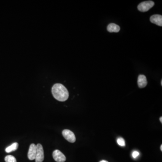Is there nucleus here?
Masks as SVG:
<instances>
[{
  "label": "nucleus",
  "mask_w": 162,
  "mask_h": 162,
  "mask_svg": "<svg viewBox=\"0 0 162 162\" xmlns=\"http://www.w3.org/2000/svg\"><path fill=\"white\" fill-rule=\"evenodd\" d=\"M52 93L54 98L60 101H65L69 97L68 90L61 84H55L52 88Z\"/></svg>",
  "instance_id": "obj_1"
},
{
  "label": "nucleus",
  "mask_w": 162,
  "mask_h": 162,
  "mask_svg": "<svg viewBox=\"0 0 162 162\" xmlns=\"http://www.w3.org/2000/svg\"><path fill=\"white\" fill-rule=\"evenodd\" d=\"M154 2L152 1L142 2L138 5V10L140 11L145 12L147 11L154 5Z\"/></svg>",
  "instance_id": "obj_2"
},
{
  "label": "nucleus",
  "mask_w": 162,
  "mask_h": 162,
  "mask_svg": "<svg viewBox=\"0 0 162 162\" xmlns=\"http://www.w3.org/2000/svg\"><path fill=\"white\" fill-rule=\"evenodd\" d=\"M36 146H37V153L35 159V161L42 162L44 159L43 148L41 144H38Z\"/></svg>",
  "instance_id": "obj_3"
},
{
  "label": "nucleus",
  "mask_w": 162,
  "mask_h": 162,
  "mask_svg": "<svg viewBox=\"0 0 162 162\" xmlns=\"http://www.w3.org/2000/svg\"><path fill=\"white\" fill-rule=\"evenodd\" d=\"M62 135L66 140L70 143L75 142L76 137L73 132L68 129H65L62 132Z\"/></svg>",
  "instance_id": "obj_4"
},
{
  "label": "nucleus",
  "mask_w": 162,
  "mask_h": 162,
  "mask_svg": "<svg viewBox=\"0 0 162 162\" xmlns=\"http://www.w3.org/2000/svg\"><path fill=\"white\" fill-rule=\"evenodd\" d=\"M53 157L55 160L57 162H64L66 160L65 155L58 150L54 151L53 152Z\"/></svg>",
  "instance_id": "obj_5"
},
{
  "label": "nucleus",
  "mask_w": 162,
  "mask_h": 162,
  "mask_svg": "<svg viewBox=\"0 0 162 162\" xmlns=\"http://www.w3.org/2000/svg\"><path fill=\"white\" fill-rule=\"evenodd\" d=\"M36 153H37V146L34 144H32L30 146L29 152H28V156L29 160H33L36 158Z\"/></svg>",
  "instance_id": "obj_6"
},
{
  "label": "nucleus",
  "mask_w": 162,
  "mask_h": 162,
  "mask_svg": "<svg viewBox=\"0 0 162 162\" xmlns=\"http://www.w3.org/2000/svg\"><path fill=\"white\" fill-rule=\"evenodd\" d=\"M150 21L158 26H162V16L160 14H154L151 16Z\"/></svg>",
  "instance_id": "obj_7"
},
{
  "label": "nucleus",
  "mask_w": 162,
  "mask_h": 162,
  "mask_svg": "<svg viewBox=\"0 0 162 162\" xmlns=\"http://www.w3.org/2000/svg\"><path fill=\"white\" fill-rule=\"evenodd\" d=\"M138 86L140 88H143L147 86V81L146 77L144 75H140L138 76Z\"/></svg>",
  "instance_id": "obj_8"
},
{
  "label": "nucleus",
  "mask_w": 162,
  "mask_h": 162,
  "mask_svg": "<svg viewBox=\"0 0 162 162\" xmlns=\"http://www.w3.org/2000/svg\"><path fill=\"white\" fill-rule=\"evenodd\" d=\"M107 30L110 33H118L120 30V28L119 25L115 23H110L107 27Z\"/></svg>",
  "instance_id": "obj_9"
},
{
  "label": "nucleus",
  "mask_w": 162,
  "mask_h": 162,
  "mask_svg": "<svg viewBox=\"0 0 162 162\" xmlns=\"http://www.w3.org/2000/svg\"><path fill=\"white\" fill-rule=\"evenodd\" d=\"M18 146H19V144L18 143L14 142L13 144L10 145V146H8L7 148L5 149V152L6 153H10L11 152L14 151H16L17 149H18Z\"/></svg>",
  "instance_id": "obj_10"
},
{
  "label": "nucleus",
  "mask_w": 162,
  "mask_h": 162,
  "mask_svg": "<svg viewBox=\"0 0 162 162\" xmlns=\"http://www.w3.org/2000/svg\"><path fill=\"white\" fill-rule=\"evenodd\" d=\"M5 160L6 162H17L16 159L12 155H7L5 158Z\"/></svg>",
  "instance_id": "obj_11"
},
{
  "label": "nucleus",
  "mask_w": 162,
  "mask_h": 162,
  "mask_svg": "<svg viewBox=\"0 0 162 162\" xmlns=\"http://www.w3.org/2000/svg\"><path fill=\"white\" fill-rule=\"evenodd\" d=\"M117 143L120 146H124L125 145V142L124 140L121 137H120L117 139Z\"/></svg>",
  "instance_id": "obj_12"
},
{
  "label": "nucleus",
  "mask_w": 162,
  "mask_h": 162,
  "mask_svg": "<svg viewBox=\"0 0 162 162\" xmlns=\"http://www.w3.org/2000/svg\"><path fill=\"white\" fill-rule=\"evenodd\" d=\"M132 155L133 158H134V159H135V158H136V157H137V156H139V153L138 152V151H134L132 153Z\"/></svg>",
  "instance_id": "obj_13"
},
{
  "label": "nucleus",
  "mask_w": 162,
  "mask_h": 162,
  "mask_svg": "<svg viewBox=\"0 0 162 162\" xmlns=\"http://www.w3.org/2000/svg\"><path fill=\"white\" fill-rule=\"evenodd\" d=\"M160 121L161 123H162V117H161L160 119Z\"/></svg>",
  "instance_id": "obj_14"
},
{
  "label": "nucleus",
  "mask_w": 162,
  "mask_h": 162,
  "mask_svg": "<svg viewBox=\"0 0 162 162\" xmlns=\"http://www.w3.org/2000/svg\"><path fill=\"white\" fill-rule=\"evenodd\" d=\"M100 162H108L107 161H105V160H102V161H101Z\"/></svg>",
  "instance_id": "obj_15"
},
{
  "label": "nucleus",
  "mask_w": 162,
  "mask_h": 162,
  "mask_svg": "<svg viewBox=\"0 0 162 162\" xmlns=\"http://www.w3.org/2000/svg\"><path fill=\"white\" fill-rule=\"evenodd\" d=\"M160 150H161V151H162V145H161V146H160Z\"/></svg>",
  "instance_id": "obj_16"
},
{
  "label": "nucleus",
  "mask_w": 162,
  "mask_h": 162,
  "mask_svg": "<svg viewBox=\"0 0 162 162\" xmlns=\"http://www.w3.org/2000/svg\"><path fill=\"white\" fill-rule=\"evenodd\" d=\"M161 86H162V80H161Z\"/></svg>",
  "instance_id": "obj_17"
}]
</instances>
